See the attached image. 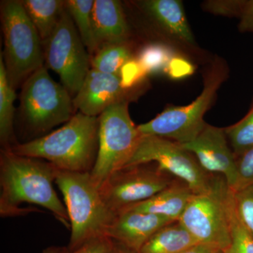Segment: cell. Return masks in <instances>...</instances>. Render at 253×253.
I'll return each instance as SVG.
<instances>
[{
	"instance_id": "cell-13",
	"label": "cell",
	"mask_w": 253,
	"mask_h": 253,
	"mask_svg": "<svg viewBox=\"0 0 253 253\" xmlns=\"http://www.w3.org/2000/svg\"><path fill=\"white\" fill-rule=\"evenodd\" d=\"M138 94V87H125L119 76L90 69L73 99V104L75 109L83 114L99 117L112 105L123 101L129 102Z\"/></svg>"
},
{
	"instance_id": "cell-23",
	"label": "cell",
	"mask_w": 253,
	"mask_h": 253,
	"mask_svg": "<svg viewBox=\"0 0 253 253\" xmlns=\"http://www.w3.org/2000/svg\"><path fill=\"white\" fill-rule=\"evenodd\" d=\"M175 53L167 44L151 42L145 44L138 51L135 58L146 75L165 73Z\"/></svg>"
},
{
	"instance_id": "cell-33",
	"label": "cell",
	"mask_w": 253,
	"mask_h": 253,
	"mask_svg": "<svg viewBox=\"0 0 253 253\" xmlns=\"http://www.w3.org/2000/svg\"><path fill=\"white\" fill-rule=\"evenodd\" d=\"M180 253H222L219 250L208 246V245L198 244L191 246Z\"/></svg>"
},
{
	"instance_id": "cell-4",
	"label": "cell",
	"mask_w": 253,
	"mask_h": 253,
	"mask_svg": "<svg viewBox=\"0 0 253 253\" xmlns=\"http://www.w3.org/2000/svg\"><path fill=\"white\" fill-rule=\"evenodd\" d=\"M229 74L227 64L219 57L213 60L204 76L201 94L188 106H169L154 119L137 126L142 135L166 138L180 144L194 140L206 123L204 116L218 89Z\"/></svg>"
},
{
	"instance_id": "cell-10",
	"label": "cell",
	"mask_w": 253,
	"mask_h": 253,
	"mask_svg": "<svg viewBox=\"0 0 253 253\" xmlns=\"http://www.w3.org/2000/svg\"><path fill=\"white\" fill-rule=\"evenodd\" d=\"M43 48L46 67L59 75L71 96L77 94L90 71L91 56L66 9Z\"/></svg>"
},
{
	"instance_id": "cell-6",
	"label": "cell",
	"mask_w": 253,
	"mask_h": 253,
	"mask_svg": "<svg viewBox=\"0 0 253 253\" xmlns=\"http://www.w3.org/2000/svg\"><path fill=\"white\" fill-rule=\"evenodd\" d=\"M231 195L225 178L215 174L211 188L193 197L179 222L199 244L224 253L231 244Z\"/></svg>"
},
{
	"instance_id": "cell-17",
	"label": "cell",
	"mask_w": 253,
	"mask_h": 253,
	"mask_svg": "<svg viewBox=\"0 0 253 253\" xmlns=\"http://www.w3.org/2000/svg\"><path fill=\"white\" fill-rule=\"evenodd\" d=\"M195 195L188 184L176 179L170 185L151 199L127 210L158 214L172 220L179 221Z\"/></svg>"
},
{
	"instance_id": "cell-32",
	"label": "cell",
	"mask_w": 253,
	"mask_h": 253,
	"mask_svg": "<svg viewBox=\"0 0 253 253\" xmlns=\"http://www.w3.org/2000/svg\"><path fill=\"white\" fill-rule=\"evenodd\" d=\"M239 18V32L253 33V0H245Z\"/></svg>"
},
{
	"instance_id": "cell-2",
	"label": "cell",
	"mask_w": 253,
	"mask_h": 253,
	"mask_svg": "<svg viewBox=\"0 0 253 253\" xmlns=\"http://www.w3.org/2000/svg\"><path fill=\"white\" fill-rule=\"evenodd\" d=\"M9 150L47 161L59 170L91 172L99 150V117L79 112L59 129Z\"/></svg>"
},
{
	"instance_id": "cell-11",
	"label": "cell",
	"mask_w": 253,
	"mask_h": 253,
	"mask_svg": "<svg viewBox=\"0 0 253 253\" xmlns=\"http://www.w3.org/2000/svg\"><path fill=\"white\" fill-rule=\"evenodd\" d=\"M176 178L154 163L123 168L111 174L99 187L101 197L117 214L161 192Z\"/></svg>"
},
{
	"instance_id": "cell-26",
	"label": "cell",
	"mask_w": 253,
	"mask_h": 253,
	"mask_svg": "<svg viewBox=\"0 0 253 253\" xmlns=\"http://www.w3.org/2000/svg\"><path fill=\"white\" fill-rule=\"evenodd\" d=\"M234 206L240 220L253 236V184L233 191Z\"/></svg>"
},
{
	"instance_id": "cell-7",
	"label": "cell",
	"mask_w": 253,
	"mask_h": 253,
	"mask_svg": "<svg viewBox=\"0 0 253 253\" xmlns=\"http://www.w3.org/2000/svg\"><path fill=\"white\" fill-rule=\"evenodd\" d=\"M127 101L110 106L99 116V150L91 175L101 186L111 174L126 167L142 134L131 121Z\"/></svg>"
},
{
	"instance_id": "cell-25",
	"label": "cell",
	"mask_w": 253,
	"mask_h": 253,
	"mask_svg": "<svg viewBox=\"0 0 253 253\" xmlns=\"http://www.w3.org/2000/svg\"><path fill=\"white\" fill-rule=\"evenodd\" d=\"M231 244L229 249L222 253H253V236L245 227L236 213L234 196L230 201Z\"/></svg>"
},
{
	"instance_id": "cell-19",
	"label": "cell",
	"mask_w": 253,
	"mask_h": 253,
	"mask_svg": "<svg viewBox=\"0 0 253 253\" xmlns=\"http://www.w3.org/2000/svg\"><path fill=\"white\" fill-rule=\"evenodd\" d=\"M21 1L44 45L57 27L66 10L65 1L23 0Z\"/></svg>"
},
{
	"instance_id": "cell-5",
	"label": "cell",
	"mask_w": 253,
	"mask_h": 253,
	"mask_svg": "<svg viewBox=\"0 0 253 253\" xmlns=\"http://www.w3.org/2000/svg\"><path fill=\"white\" fill-rule=\"evenodd\" d=\"M1 21L4 42L1 54L8 81L16 89L37 70L45 66L44 48L21 1L1 2Z\"/></svg>"
},
{
	"instance_id": "cell-18",
	"label": "cell",
	"mask_w": 253,
	"mask_h": 253,
	"mask_svg": "<svg viewBox=\"0 0 253 253\" xmlns=\"http://www.w3.org/2000/svg\"><path fill=\"white\" fill-rule=\"evenodd\" d=\"M199 243L179 221L163 226L137 253H180Z\"/></svg>"
},
{
	"instance_id": "cell-35",
	"label": "cell",
	"mask_w": 253,
	"mask_h": 253,
	"mask_svg": "<svg viewBox=\"0 0 253 253\" xmlns=\"http://www.w3.org/2000/svg\"></svg>"
},
{
	"instance_id": "cell-12",
	"label": "cell",
	"mask_w": 253,
	"mask_h": 253,
	"mask_svg": "<svg viewBox=\"0 0 253 253\" xmlns=\"http://www.w3.org/2000/svg\"><path fill=\"white\" fill-rule=\"evenodd\" d=\"M181 145L194 154L205 171L224 176L233 191L237 181L236 158L229 147L224 128L206 123L196 139Z\"/></svg>"
},
{
	"instance_id": "cell-1",
	"label": "cell",
	"mask_w": 253,
	"mask_h": 253,
	"mask_svg": "<svg viewBox=\"0 0 253 253\" xmlns=\"http://www.w3.org/2000/svg\"><path fill=\"white\" fill-rule=\"evenodd\" d=\"M58 170L57 168L47 161L19 156L10 150H1L0 156L1 217H14L26 214L31 211L20 208L21 205H36L52 213L61 224L70 229L67 210L53 186Z\"/></svg>"
},
{
	"instance_id": "cell-28",
	"label": "cell",
	"mask_w": 253,
	"mask_h": 253,
	"mask_svg": "<svg viewBox=\"0 0 253 253\" xmlns=\"http://www.w3.org/2000/svg\"><path fill=\"white\" fill-rule=\"evenodd\" d=\"M245 0H208L203 3L202 7L217 16L239 18Z\"/></svg>"
},
{
	"instance_id": "cell-22",
	"label": "cell",
	"mask_w": 253,
	"mask_h": 253,
	"mask_svg": "<svg viewBox=\"0 0 253 253\" xmlns=\"http://www.w3.org/2000/svg\"><path fill=\"white\" fill-rule=\"evenodd\" d=\"M65 4L83 42L89 55L93 56L97 51L93 22L94 0H68Z\"/></svg>"
},
{
	"instance_id": "cell-20",
	"label": "cell",
	"mask_w": 253,
	"mask_h": 253,
	"mask_svg": "<svg viewBox=\"0 0 253 253\" xmlns=\"http://www.w3.org/2000/svg\"><path fill=\"white\" fill-rule=\"evenodd\" d=\"M15 89L6 76L2 54L0 55V141L3 149L9 150L17 143L14 139Z\"/></svg>"
},
{
	"instance_id": "cell-9",
	"label": "cell",
	"mask_w": 253,
	"mask_h": 253,
	"mask_svg": "<svg viewBox=\"0 0 253 253\" xmlns=\"http://www.w3.org/2000/svg\"><path fill=\"white\" fill-rule=\"evenodd\" d=\"M154 163L163 172L184 181L196 194L206 192L215 174L205 171L194 154L179 143L160 137L142 135L126 167Z\"/></svg>"
},
{
	"instance_id": "cell-29",
	"label": "cell",
	"mask_w": 253,
	"mask_h": 253,
	"mask_svg": "<svg viewBox=\"0 0 253 253\" xmlns=\"http://www.w3.org/2000/svg\"><path fill=\"white\" fill-rule=\"evenodd\" d=\"M236 168L237 181L234 192L253 184V147L236 158Z\"/></svg>"
},
{
	"instance_id": "cell-3",
	"label": "cell",
	"mask_w": 253,
	"mask_h": 253,
	"mask_svg": "<svg viewBox=\"0 0 253 253\" xmlns=\"http://www.w3.org/2000/svg\"><path fill=\"white\" fill-rule=\"evenodd\" d=\"M55 183L63 194L69 217L68 247L76 249L91 240L107 236L116 214L105 204L91 173L59 169Z\"/></svg>"
},
{
	"instance_id": "cell-30",
	"label": "cell",
	"mask_w": 253,
	"mask_h": 253,
	"mask_svg": "<svg viewBox=\"0 0 253 253\" xmlns=\"http://www.w3.org/2000/svg\"><path fill=\"white\" fill-rule=\"evenodd\" d=\"M146 76L147 75L135 57L126 63L119 73L123 85L126 89L139 87V83L144 81Z\"/></svg>"
},
{
	"instance_id": "cell-31",
	"label": "cell",
	"mask_w": 253,
	"mask_h": 253,
	"mask_svg": "<svg viewBox=\"0 0 253 253\" xmlns=\"http://www.w3.org/2000/svg\"><path fill=\"white\" fill-rule=\"evenodd\" d=\"M194 71L192 63L187 59L176 55L168 64L165 73L172 79L179 80L191 76Z\"/></svg>"
},
{
	"instance_id": "cell-34",
	"label": "cell",
	"mask_w": 253,
	"mask_h": 253,
	"mask_svg": "<svg viewBox=\"0 0 253 253\" xmlns=\"http://www.w3.org/2000/svg\"><path fill=\"white\" fill-rule=\"evenodd\" d=\"M108 253H137L132 250L128 249L123 245L113 241V246Z\"/></svg>"
},
{
	"instance_id": "cell-21",
	"label": "cell",
	"mask_w": 253,
	"mask_h": 253,
	"mask_svg": "<svg viewBox=\"0 0 253 253\" xmlns=\"http://www.w3.org/2000/svg\"><path fill=\"white\" fill-rule=\"evenodd\" d=\"M134 57L129 42L106 44L91 56V69L119 76L123 66Z\"/></svg>"
},
{
	"instance_id": "cell-24",
	"label": "cell",
	"mask_w": 253,
	"mask_h": 253,
	"mask_svg": "<svg viewBox=\"0 0 253 253\" xmlns=\"http://www.w3.org/2000/svg\"><path fill=\"white\" fill-rule=\"evenodd\" d=\"M236 158L253 147V103L249 112L242 120L224 128Z\"/></svg>"
},
{
	"instance_id": "cell-15",
	"label": "cell",
	"mask_w": 253,
	"mask_h": 253,
	"mask_svg": "<svg viewBox=\"0 0 253 253\" xmlns=\"http://www.w3.org/2000/svg\"><path fill=\"white\" fill-rule=\"evenodd\" d=\"M93 22L97 51L106 44L129 41L130 31L121 1L95 0Z\"/></svg>"
},
{
	"instance_id": "cell-16",
	"label": "cell",
	"mask_w": 253,
	"mask_h": 253,
	"mask_svg": "<svg viewBox=\"0 0 253 253\" xmlns=\"http://www.w3.org/2000/svg\"><path fill=\"white\" fill-rule=\"evenodd\" d=\"M144 10L168 34L188 44L195 43L182 1L179 0H145L139 1Z\"/></svg>"
},
{
	"instance_id": "cell-8",
	"label": "cell",
	"mask_w": 253,
	"mask_h": 253,
	"mask_svg": "<svg viewBox=\"0 0 253 253\" xmlns=\"http://www.w3.org/2000/svg\"><path fill=\"white\" fill-rule=\"evenodd\" d=\"M20 100L23 119L30 129L38 134L68 123L75 115L71 94L61 83L51 78L45 66L24 82Z\"/></svg>"
},
{
	"instance_id": "cell-14",
	"label": "cell",
	"mask_w": 253,
	"mask_h": 253,
	"mask_svg": "<svg viewBox=\"0 0 253 253\" xmlns=\"http://www.w3.org/2000/svg\"><path fill=\"white\" fill-rule=\"evenodd\" d=\"M174 221L158 214L126 210L116 214L107 236L137 253L155 233Z\"/></svg>"
},
{
	"instance_id": "cell-27",
	"label": "cell",
	"mask_w": 253,
	"mask_h": 253,
	"mask_svg": "<svg viewBox=\"0 0 253 253\" xmlns=\"http://www.w3.org/2000/svg\"><path fill=\"white\" fill-rule=\"evenodd\" d=\"M113 241L107 236L91 240L81 247L71 250L68 246H52L46 248L42 253H108Z\"/></svg>"
}]
</instances>
